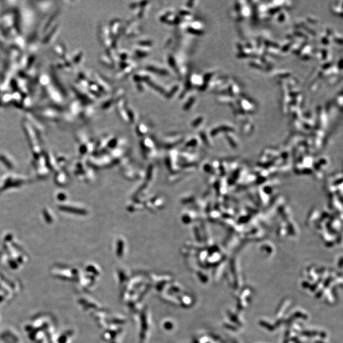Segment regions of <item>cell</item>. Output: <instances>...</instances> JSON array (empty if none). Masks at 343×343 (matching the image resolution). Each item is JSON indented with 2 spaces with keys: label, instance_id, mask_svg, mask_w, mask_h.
Returning <instances> with one entry per match:
<instances>
[{
  "label": "cell",
  "instance_id": "obj_1",
  "mask_svg": "<svg viewBox=\"0 0 343 343\" xmlns=\"http://www.w3.org/2000/svg\"><path fill=\"white\" fill-rule=\"evenodd\" d=\"M237 105H238V107L241 109V113L252 112L254 110L253 103H252L249 100L245 99H241L239 100L238 102H237Z\"/></svg>",
  "mask_w": 343,
  "mask_h": 343
},
{
  "label": "cell",
  "instance_id": "obj_4",
  "mask_svg": "<svg viewBox=\"0 0 343 343\" xmlns=\"http://www.w3.org/2000/svg\"><path fill=\"white\" fill-rule=\"evenodd\" d=\"M287 19V16H286V13L283 11L282 12H280L279 13V16L278 17V21L280 22H282L285 21V19Z\"/></svg>",
  "mask_w": 343,
  "mask_h": 343
},
{
  "label": "cell",
  "instance_id": "obj_3",
  "mask_svg": "<svg viewBox=\"0 0 343 343\" xmlns=\"http://www.w3.org/2000/svg\"><path fill=\"white\" fill-rule=\"evenodd\" d=\"M300 51V53L302 55V58L307 59L311 57L310 53L311 51V48L310 45H304Z\"/></svg>",
  "mask_w": 343,
  "mask_h": 343
},
{
  "label": "cell",
  "instance_id": "obj_2",
  "mask_svg": "<svg viewBox=\"0 0 343 343\" xmlns=\"http://www.w3.org/2000/svg\"><path fill=\"white\" fill-rule=\"evenodd\" d=\"M228 91L231 95V97L236 96L240 93V89L238 87V85L235 84V83H229L228 85Z\"/></svg>",
  "mask_w": 343,
  "mask_h": 343
}]
</instances>
